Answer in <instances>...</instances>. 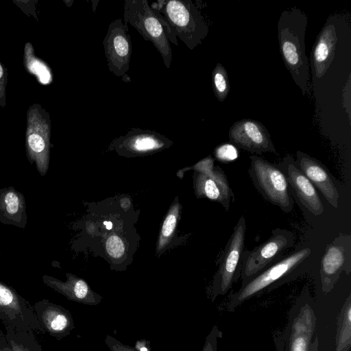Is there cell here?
<instances>
[{
    "label": "cell",
    "instance_id": "obj_1",
    "mask_svg": "<svg viewBox=\"0 0 351 351\" xmlns=\"http://www.w3.org/2000/svg\"><path fill=\"white\" fill-rule=\"evenodd\" d=\"M307 24L306 14L295 7L284 10L278 22V38L282 58L303 95L308 90L310 77L304 44Z\"/></svg>",
    "mask_w": 351,
    "mask_h": 351
},
{
    "label": "cell",
    "instance_id": "obj_2",
    "mask_svg": "<svg viewBox=\"0 0 351 351\" xmlns=\"http://www.w3.org/2000/svg\"><path fill=\"white\" fill-rule=\"evenodd\" d=\"M311 252V249L306 247L284 256L241 285L237 291L229 295L220 308L233 313L249 299L279 286L310 256Z\"/></svg>",
    "mask_w": 351,
    "mask_h": 351
},
{
    "label": "cell",
    "instance_id": "obj_3",
    "mask_svg": "<svg viewBox=\"0 0 351 351\" xmlns=\"http://www.w3.org/2000/svg\"><path fill=\"white\" fill-rule=\"evenodd\" d=\"M317 317L314 300L305 285L289 311L287 324L274 335L276 351H309Z\"/></svg>",
    "mask_w": 351,
    "mask_h": 351
},
{
    "label": "cell",
    "instance_id": "obj_4",
    "mask_svg": "<svg viewBox=\"0 0 351 351\" xmlns=\"http://www.w3.org/2000/svg\"><path fill=\"white\" fill-rule=\"evenodd\" d=\"M163 16L174 38L177 36L190 49L202 43L208 26L191 0H162L151 5Z\"/></svg>",
    "mask_w": 351,
    "mask_h": 351
},
{
    "label": "cell",
    "instance_id": "obj_5",
    "mask_svg": "<svg viewBox=\"0 0 351 351\" xmlns=\"http://www.w3.org/2000/svg\"><path fill=\"white\" fill-rule=\"evenodd\" d=\"M123 23L135 28L144 40L150 41L160 53L167 68L172 62V51L161 14L147 0H125Z\"/></svg>",
    "mask_w": 351,
    "mask_h": 351
},
{
    "label": "cell",
    "instance_id": "obj_6",
    "mask_svg": "<svg viewBox=\"0 0 351 351\" xmlns=\"http://www.w3.org/2000/svg\"><path fill=\"white\" fill-rule=\"evenodd\" d=\"M248 173L261 196L285 213L292 211L294 201L286 177L278 165L256 155L250 156Z\"/></svg>",
    "mask_w": 351,
    "mask_h": 351
},
{
    "label": "cell",
    "instance_id": "obj_7",
    "mask_svg": "<svg viewBox=\"0 0 351 351\" xmlns=\"http://www.w3.org/2000/svg\"><path fill=\"white\" fill-rule=\"evenodd\" d=\"M294 239L292 232L277 228L271 230V235L264 243L252 250H244L241 256V285L281 260L283 252L293 246Z\"/></svg>",
    "mask_w": 351,
    "mask_h": 351
},
{
    "label": "cell",
    "instance_id": "obj_8",
    "mask_svg": "<svg viewBox=\"0 0 351 351\" xmlns=\"http://www.w3.org/2000/svg\"><path fill=\"white\" fill-rule=\"evenodd\" d=\"M245 232L246 221L243 215H241L226 245L220 258L219 269L214 276L210 289L212 302L218 296L226 294L240 278Z\"/></svg>",
    "mask_w": 351,
    "mask_h": 351
},
{
    "label": "cell",
    "instance_id": "obj_9",
    "mask_svg": "<svg viewBox=\"0 0 351 351\" xmlns=\"http://www.w3.org/2000/svg\"><path fill=\"white\" fill-rule=\"evenodd\" d=\"M190 169L195 170L196 196L218 202L228 211L235 199L234 195L225 172L219 166H214V159L208 156Z\"/></svg>",
    "mask_w": 351,
    "mask_h": 351
},
{
    "label": "cell",
    "instance_id": "obj_10",
    "mask_svg": "<svg viewBox=\"0 0 351 351\" xmlns=\"http://www.w3.org/2000/svg\"><path fill=\"white\" fill-rule=\"evenodd\" d=\"M0 321L5 328L44 332L33 306L14 289L1 281Z\"/></svg>",
    "mask_w": 351,
    "mask_h": 351
},
{
    "label": "cell",
    "instance_id": "obj_11",
    "mask_svg": "<svg viewBox=\"0 0 351 351\" xmlns=\"http://www.w3.org/2000/svg\"><path fill=\"white\" fill-rule=\"evenodd\" d=\"M342 272H351V236L341 234L326 247L320 262V280L323 293L330 292Z\"/></svg>",
    "mask_w": 351,
    "mask_h": 351
},
{
    "label": "cell",
    "instance_id": "obj_12",
    "mask_svg": "<svg viewBox=\"0 0 351 351\" xmlns=\"http://www.w3.org/2000/svg\"><path fill=\"white\" fill-rule=\"evenodd\" d=\"M129 27L121 19L112 21L103 45L109 71L117 77H123L129 70L132 43Z\"/></svg>",
    "mask_w": 351,
    "mask_h": 351
},
{
    "label": "cell",
    "instance_id": "obj_13",
    "mask_svg": "<svg viewBox=\"0 0 351 351\" xmlns=\"http://www.w3.org/2000/svg\"><path fill=\"white\" fill-rule=\"evenodd\" d=\"M173 142L161 134L149 130L131 128L125 135L114 139L109 149L132 157L153 154L170 147Z\"/></svg>",
    "mask_w": 351,
    "mask_h": 351
},
{
    "label": "cell",
    "instance_id": "obj_14",
    "mask_svg": "<svg viewBox=\"0 0 351 351\" xmlns=\"http://www.w3.org/2000/svg\"><path fill=\"white\" fill-rule=\"evenodd\" d=\"M229 139L234 146L252 154L276 152L268 130L256 120L235 122L229 130Z\"/></svg>",
    "mask_w": 351,
    "mask_h": 351
},
{
    "label": "cell",
    "instance_id": "obj_15",
    "mask_svg": "<svg viewBox=\"0 0 351 351\" xmlns=\"http://www.w3.org/2000/svg\"><path fill=\"white\" fill-rule=\"evenodd\" d=\"M278 166L285 174L289 186L293 189L301 204L313 215H322L324 208L317 191L300 170L293 156L287 155Z\"/></svg>",
    "mask_w": 351,
    "mask_h": 351
},
{
    "label": "cell",
    "instance_id": "obj_16",
    "mask_svg": "<svg viewBox=\"0 0 351 351\" xmlns=\"http://www.w3.org/2000/svg\"><path fill=\"white\" fill-rule=\"evenodd\" d=\"M33 308L44 332L58 339L68 336L75 328L71 313L60 305L43 299L36 302Z\"/></svg>",
    "mask_w": 351,
    "mask_h": 351
},
{
    "label": "cell",
    "instance_id": "obj_17",
    "mask_svg": "<svg viewBox=\"0 0 351 351\" xmlns=\"http://www.w3.org/2000/svg\"><path fill=\"white\" fill-rule=\"evenodd\" d=\"M295 163L300 170L334 208H338L339 194L330 173L317 160L301 151L296 153Z\"/></svg>",
    "mask_w": 351,
    "mask_h": 351
},
{
    "label": "cell",
    "instance_id": "obj_18",
    "mask_svg": "<svg viewBox=\"0 0 351 351\" xmlns=\"http://www.w3.org/2000/svg\"><path fill=\"white\" fill-rule=\"evenodd\" d=\"M66 276L64 282L48 275H43L42 280L46 286L71 301L90 306H96L101 302L102 296L93 291L84 279L69 273H66Z\"/></svg>",
    "mask_w": 351,
    "mask_h": 351
},
{
    "label": "cell",
    "instance_id": "obj_19",
    "mask_svg": "<svg viewBox=\"0 0 351 351\" xmlns=\"http://www.w3.org/2000/svg\"><path fill=\"white\" fill-rule=\"evenodd\" d=\"M337 42L336 27L328 21L319 32L312 50V63L317 77H323L335 58Z\"/></svg>",
    "mask_w": 351,
    "mask_h": 351
},
{
    "label": "cell",
    "instance_id": "obj_20",
    "mask_svg": "<svg viewBox=\"0 0 351 351\" xmlns=\"http://www.w3.org/2000/svg\"><path fill=\"white\" fill-rule=\"evenodd\" d=\"M0 222L22 229L27 223L24 195L13 186L0 189Z\"/></svg>",
    "mask_w": 351,
    "mask_h": 351
},
{
    "label": "cell",
    "instance_id": "obj_21",
    "mask_svg": "<svg viewBox=\"0 0 351 351\" xmlns=\"http://www.w3.org/2000/svg\"><path fill=\"white\" fill-rule=\"evenodd\" d=\"M335 351H348L351 347V294L346 299L337 322Z\"/></svg>",
    "mask_w": 351,
    "mask_h": 351
},
{
    "label": "cell",
    "instance_id": "obj_22",
    "mask_svg": "<svg viewBox=\"0 0 351 351\" xmlns=\"http://www.w3.org/2000/svg\"><path fill=\"white\" fill-rule=\"evenodd\" d=\"M5 337L13 351H42L33 331L5 328Z\"/></svg>",
    "mask_w": 351,
    "mask_h": 351
},
{
    "label": "cell",
    "instance_id": "obj_23",
    "mask_svg": "<svg viewBox=\"0 0 351 351\" xmlns=\"http://www.w3.org/2000/svg\"><path fill=\"white\" fill-rule=\"evenodd\" d=\"M180 210V204L176 199L170 207L162 225L156 247L158 254L163 252L173 238L178 223Z\"/></svg>",
    "mask_w": 351,
    "mask_h": 351
},
{
    "label": "cell",
    "instance_id": "obj_24",
    "mask_svg": "<svg viewBox=\"0 0 351 351\" xmlns=\"http://www.w3.org/2000/svg\"><path fill=\"white\" fill-rule=\"evenodd\" d=\"M212 84L216 98L219 101H223L230 86L227 71L221 63H217L212 71Z\"/></svg>",
    "mask_w": 351,
    "mask_h": 351
},
{
    "label": "cell",
    "instance_id": "obj_25",
    "mask_svg": "<svg viewBox=\"0 0 351 351\" xmlns=\"http://www.w3.org/2000/svg\"><path fill=\"white\" fill-rule=\"evenodd\" d=\"M214 154L220 162H229L237 158L238 151L232 144L225 143L216 147Z\"/></svg>",
    "mask_w": 351,
    "mask_h": 351
},
{
    "label": "cell",
    "instance_id": "obj_26",
    "mask_svg": "<svg viewBox=\"0 0 351 351\" xmlns=\"http://www.w3.org/2000/svg\"><path fill=\"white\" fill-rule=\"evenodd\" d=\"M222 337V331L217 325H214L206 337L202 351H217L218 340Z\"/></svg>",
    "mask_w": 351,
    "mask_h": 351
},
{
    "label": "cell",
    "instance_id": "obj_27",
    "mask_svg": "<svg viewBox=\"0 0 351 351\" xmlns=\"http://www.w3.org/2000/svg\"><path fill=\"white\" fill-rule=\"evenodd\" d=\"M104 341L110 351H137L134 348L123 344L110 335L106 336Z\"/></svg>",
    "mask_w": 351,
    "mask_h": 351
},
{
    "label": "cell",
    "instance_id": "obj_28",
    "mask_svg": "<svg viewBox=\"0 0 351 351\" xmlns=\"http://www.w3.org/2000/svg\"><path fill=\"white\" fill-rule=\"evenodd\" d=\"M137 351H149L150 341L146 339L138 340L134 347Z\"/></svg>",
    "mask_w": 351,
    "mask_h": 351
},
{
    "label": "cell",
    "instance_id": "obj_29",
    "mask_svg": "<svg viewBox=\"0 0 351 351\" xmlns=\"http://www.w3.org/2000/svg\"><path fill=\"white\" fill-rule=\"evenodd\" d=\"M0 351H13L5 339V333L2 330H0Z\"/></svg>",
    "mask_w": 351,
    "mask_h": 351
},
{
    "label": "cell",
    "instance_id": "obj_30",
    "mask_svg": "<svg viewBox=\"0 0 351 351\" xmlns=\"http://www.w3.org/2000/svg\"><path fill=\"white\" fill-rule=\"evenodd\" d=\"M319 348V337L316 335L312 341L311 344L310 346L309 351H318Z\"/></svg>",
    "mask_w": 351,
    "mask_h": 351
},
{
    "label": "cell",
    "instance_id": "obj_31",
    "mask_svg": "<svg viewBox=\"0 0 351 351\" xmlns=\"http://www.w3.org/2000/svg\"><path fill=\"white\" fill-rule=\"evenodd\" d=\"M3 75V69L0 64V78L2 77Z\"/></svg>",
    "mask_w": 351,
    "mask_h": 351
}]
</instances>
